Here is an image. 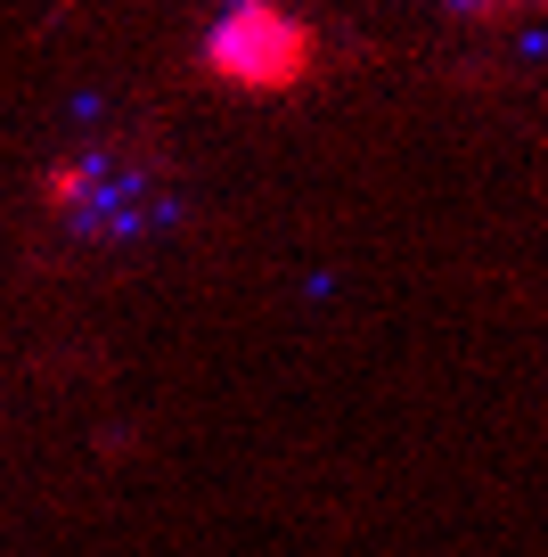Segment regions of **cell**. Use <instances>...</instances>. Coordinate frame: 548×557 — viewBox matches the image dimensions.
<instances>
[{
	"label": "cell",
	"mask_w": 548,
	"mask_h": 557,
	"mask_svg": "<svg viewBox=\"0 0 548 557\" xmlns=\"http://www.w3.org/2000/svg\"><path fill=\"white\" fill-rule=\"evenodd\" d=\"M320 66V34L303 17H278V9H229L205 34V74L229 90H295Z\"/></svg>",
	"instance_id": "obj_1"
}]
</instances>
